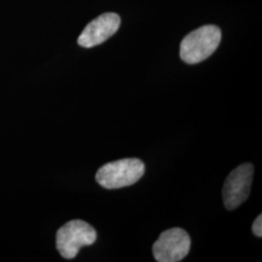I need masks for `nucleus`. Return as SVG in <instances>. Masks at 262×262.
I'll return each mask as SVG.
<instances>
[{
    "label": "nucleus",
    "mask_w": 262,
    "mask_h": 262,
    "mask_svg": "<svg viewBox=\"0 0 262 262\" xmlns=\"http://www.w3.org/2000/svg\"><path fill=\"white\" fill-rule=\"evenodd\" d=\"M253 177V166L251 163L241 164L227 176L223 188L224 204L227 210L237 209L248 199Z\"/></svg>",
    "instance_id": "obj_5"
},
{
    "label": "nucleus",
    "mask_w": 262,
    "mask_h": 262,
    "mask_svg": "<svg viewBox=\"0 0 262 262\" xmlns=\"http://www.w3.org/2000/svg\"><path fill=\"white\" fill-rule=\"evenodd\" d=\"M145 173V164L138 159H124L104 164L96 173L97 183L107 189L129 187Z\"/></svg>",
    "instance_id": "obj_2"
},
{
    "label": "nucleus",
    "mask_w": 262,
    "mask_h": 262,
    "mask_svg": "<svg viewBox=\"0 0 262 262\" xmlns=\"http://www.w3.org/2000/svg\"><path fill=\"white\" fill-rule=\"evenodd\" d=\"M121 18L115 13H105L92 20L78 38V44L84 48H93L102 44L120 28Z\"/></svg>",
    "instance_id": "obj_6"
},
{
    "label": "nucleus",
    "mask_w": 262,
    "mask_h": 262,
    "mask_svg": "<svg viewBox=\"0 0 262 262\" xmlns=\"http://www.w3.org/2000/svg\"><path fill=\"white\" fill-rule=\"evenodd\" d=\"M253 232L256 237H262V215H259L253 224Z\"/></svg>",
    "instance_id": "obj_7"
},
{
    "label": "nucleus",
    "mask_w": 262,
    "mask_h": 262,
    "mask_svg": "<svg viewBox=\"0 0 262 262\" xmlns=\"http://www.w3.org/2000/svg\"><path fill=\"white\" fill-rule=\"evenodd\" d=\"M190 237L187 231L174 227L162 232L152 246L155 259L159 262H178L187 256L190 250Z\"/></svg>",
    "instance_id": "obj_4"
},
{
    "label": "nucleus",
    "mask_w": 262,
    "mask_h": 262,
    "mask_svg": "<svg viewBox=\"0 0 262 262\" xmlns=\"http://www.w3.org/2000/svg\"><path fill=\"white\" fill-rule=\"evenodd\" d=\"M222 40V31L215 26H204L183 39L180 56L188 64H196L215 53Z\"/></svg>",
    "instance_id": "obj_1"
},
{
    "label": "nucleus",
    "mask_w": 262,
    "mask_h": 262,
    "mask_svg": "<svg viewBox=\"0 0 262 262\" xmlns=\"http://www.w3.org/2000/svg\"><path fill=\"white\" fill-rule=\"evenodd\" d=\"M96 238V231L92 225L81 220H74L56 232V249L62 257L73 259L82 247L93 245Z\"/></svg>",
    "instance_id": "obj_3"
}]
</instances>
